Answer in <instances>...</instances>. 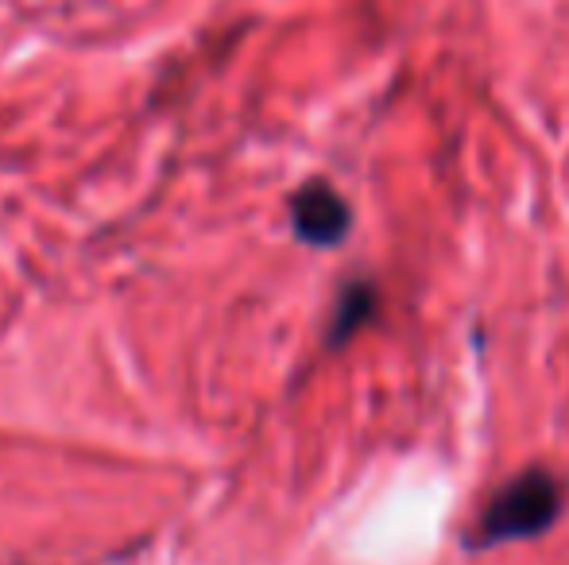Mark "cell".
<instances>
[{
	"instance_id": "1",
	"label": "cell",
	"mask_w": 569,
	"mask_h": 565,
	"mask_svg": "<svg viewBox=\"0 0 569 565\" xmlns=\"http://www.w3.org/2000/svg\"><path fill=\"white\" fill-rule=\"evenodd\" d=\"M562 507H566L562 476L542 465H531L519 476H511L503 488L492 492V500L480 507L465 543L472 551H492V546L503 543H527V538L547 535L558 523V515H562Z\"/></svg>"
},
{
	"instance_id": "2",
	"label": "cell",
	"mask_w": 569,
	"mask_h": 565,
	"mask_svg": "<svg viewBox=\"0 0 569 565\" xmlns=\"http://www.w3.org/2000/svg\"><path fill=\"white\" fill-rule=\"evenodd\" d=\"M291 225L310 249H333L352 233V210L326 179H310L291 194Z\"/></svg>"
},
{
	"instance_id": "3",
	"label": "cell",
	"mask_w": 569,
	"mask_h": 565,
	"mask_svg": "<svg viewBox=\"0 0 569 565\" xmlns=\"http://www.w3.org/2000/svg\"><path fill=\"white\" fill-rule=\"evenodd\" d=\"M376 306H380V286L372 280L345 283L338 294V306H333V322H330V330H326V341H330L333 349L352 341L376 317Z\"/></svg>"
}]
</instances>
